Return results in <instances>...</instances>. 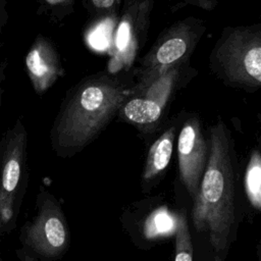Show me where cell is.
Returning <instances> with one entry per match:
<instances>
[{"label":"cell","mask_w":261,"mask_h":261,"mask_svg":"<svg viewBox=\"0 0 261 261\" xmlns=\"http://www.w3.org/2000/svg\"><path fill=\"white\" fill-rule=\"evenodd\" d=\"M174 261H193V245L187 218L179 214L175 220Z\"/></svg>","instance_id":"12"},{"label":"cell","mask_w":261,"mask_h":261,"mask_svg":"<svg viewBox=\"0 0 261 261\" xmlns=\"http://www.w3.org/2000/svg\"><path fill=\"white\" fill-rule=\"evenodd\" d=\"M51 6H62L65 5L69 0H45Z\"/></svg>","instance_id":"17"},{"label":"cell","mask_w":261,"mask_h":261,"mask_svg":"<svg viewBox=\"0 0 261 261\" xmlns=\"http://www.w3.org/2000/svg\"><path fill=\"white\" fill-rule=\"evenodd\" d=\"M244 189L253 208H261V155L258 150H253L246 167Z\"/></svg>","instance_id":"11"},{"label":"cell","mask_w":261,"mask_h":261,"mask_svg":"<svg viewBox=\"0 0 261 261\" xmlns=\"http://www.w3.org/2000/svg\"><path fill=\"white\" fill-rule=\"evenodd\" d=\"M25 244L37 254L53 259L67 248L68 230L60 207L52 199H46L39 213L25 232Z\"/></svg>","instance_id":"4"},{"label":"cell","mask_w":261,"mask_h":261,"mask_svg":"<svg viewBox=\"0 0 261 261\" xmlns=\"http://www.w3.org/2000/svg\"><path fill=\"white\" fill-rule=\"evenodd\" d=\"M147 8H132L122 17L115 35V56L120 62L129 63L138 51L139 33Z\"/></svg>","instance_id":"7"},{"label":"cell","mask_w":261,"mask_h":261,"mask_svg":"<svg viewBox=\"0 0 261 261\" xmlns=\"http://www.w3.org/2000/svg\"><path fill=\"white\" fill-rule=\"evenodd\" d=\"M127 99L124 89L110 79L79 86L60 112L54 132L59 151L72 154L91 143Z\"/></svg>","instance_id":"2"},{"label":"cell","mask_w":261,"mask_h":261,"mask_svg":"<svg viewBox=\"0 0 261 261\" xmlns=\"http://www.w3.org/2000/svg\"><path fill=\"white\" fill-rule=\"evenodd\" d=\"M116 0H85L88 8L94 12H106L110 10Z\"/></svg>","instance_id":"14"},{"label":"cell","mask_w":261,"mask_h":261,"mask_svg":"<svg viewBox=\"0 0 261 261\" xmlns=\"http://www.w3.org/2000/svg\"><path fill=\"white\" fill-rule=\"evenodd\" d=\"M175 127L171 126L165 130L151 146L144 168L143 177L145 180H151L166 169L170 162L173 151V142Z\"/></svg>","instance_id":"8"},{"label":"cell","mask_w":261,"mask_h":261,"mask_svg":"<svg viewBox=\"0 0 261 261\" xmlns=\"http://www.w3.org/2000/svg\"><path fill=\"white\" fill-rule=\"evenodd\" d=\"M212 261H221V259H220L219 256H215V258Z\"/></svg>","instance_id":"18"},{"label":"cell","mask_w":261,"mask_h":261,"mask_svg":"<svg viewBox=\"0 0 261 261\" xmlns=\"http://www.w3.org/2000/svg\"><path fill=\"white\" fill-rule=\"evenodd\" d=\"M6 68H7V60L4 59L0 62V105H1V99L3 94V83L5 81L6 75Z\"/></svg>","instance_id":"16"},{"label":"cell","mask_w":261,"mask_h":261,"mask_svg":"<svg viewBox=\"0 0 261 261\" xmlns=\"http://www.w3.org/2000/svg\"><path fill=\"white\" fill-rule=\"evenodd\" d=\"M188 33H171L159 45L149 58L151 69L154 66H165L181 58L189 49Z\"/></svg>","instance_id":"9"},{"label":"cell","mask_w":261,"mask_h":261,"mask_svg":"<svg viewBox=\"0 0 261 261\" xmlns=\"http://www.w3.org/2000/svg\"><path fill=\"white\" fill-rule=\"evenodd\" d=\"M25 67L38 94L44 93L57 80L60 73L59 58L48 39L44 37L36 39L25 56Z\"/></svg>","instance_id":"6"},{"label":"cell","mask_w":261,"mask_h":261,"mask_svg":"<svg viewBox=\"0 0 261 261\" xmlns=\"http://www.w3.org/2000/svg\"><path fill=\"white\" fill-rule=\"evenodd\" d=\"M231 151L229 133L219 120L210 129L208 160L192 210L195 228L208 232L217 253L226 249L236 218Z\"/></svg>","instance_id":"1"},{"label":"cell","mask_w":261,"mask_h":261,"mask_svg":"<svg viewBox=\"0 0 261 261\" xmlns=\"http://www.w3.org/2000/svg\"><path fill=\"white\" fill-rule=\"evenodd\" d=\"M24 146V136L20 135L17 141L10 144L8 154L2 169V180L0 193L14 195L21 175V162Z\"/></svg>","instance_id":"10"},{"label":"cell","mask_w":261,"mask_h":261,"mask_svg":"<svg viewBox=\"0 0 261 261\" xmlns=\"http://www.w3.org/2000/svg\"><path fill=\"white\" fill-rule=\"evenodd\" d=\"M209 147L202 133L199 119L185 121L178 135L177 156L179 176L188 193L194 199L208 160Z\"/></svg>","instance_id":"5"},{"label":"cell","mask_w":261,"mask_h":261,"mask_svg":"<svg viewBox=\"0 0 261 261\" xmlns=\"http://www.w3.org/2000/svg\"><path fill=\"white\" fill-rule=\"evenodd\" d=\"M7 20H8L7 0H0V37Z\"/></svg>","instance_id":"15"},{"label":"cell","mask_w":261,"mask_h":261,"mask_svg":"<svg viewBox=\"0 0 261 261\" xmlns=\"http://www.w3.org/2000/svg\"><path fill=\"white\" fill-rule=\"evenodd\" d=\"M215 58L228 82L251 88L260 86L261 45L258 33L248 30L230 33L221 42Z\"/></svg>","instance_id":"3"},{"label":"cell","mask_w":261,"mask_h":261,"mask_svg":"<svg viewBox=\"0 0 261 261\" xmlns=\"http://www.w3.org/2000/svg\"><path fill=\"white\" fill-rule=\"evenodd\" d=\"M13 198L12 195L0 193V224H6L13 216Z\"/></svg>","instance_id":"13"}]
</instances>
